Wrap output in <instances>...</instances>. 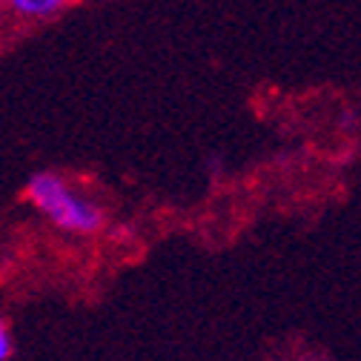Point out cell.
<instances>
[{
  "mask_svg": "<svg viewBox=\"0 0 361 361\" xmlns=\"http://www.w3.org/2000/svg\"><path fill=\"white\" fill-rule=\"evenodd\" d=\"M26 201L47 218L52 227L69 235H95L104 230L106 215L98 201L89 195H80L69 180L52 169L35 172L26 187H23Z\"/></svg>",
  "mask_w": 361,
  "mask_h": 361,
  "instance_id": "6da1fadb",
  "label": "cell"
},
{
  "mask_svg": "<svg viewBox=\"0 0 361 361\" xmlns=\"http://www.w3.org/2000/svg\"><path fill=\"white\" fill-rule=\"evenodd\" d=\"M75 0H0V9H6L12 18L35 23V20H49L69 9Z\"/></svg>",
  "mask_w": 361,
  "mask_h": 361,
  "instance_id": "7a4b0ae2",
  "label": "cell"
},
{
  "mask_svg": "<svg viewBox=\"0 0 361 361\" xmlns=\"http://www.w3.org/2000/svg\"><path fill=\"white\" fill-rule=\"evenodd\" d=\"M12 350H15L12 330H9V324H6L4 315H0V361H9V358H12Z\"/></svg>",
  "mask_w": 361,
  "mask_h": 361,
  "instance_id": "3957f363",
  "label": "cell"
},
{
  "mask_svg": "<svg viewBox=\"0 0 361 361\" xmlns=\"http://www.w3.org/2000/svg\"><path fill=\"white\" fill-rule=\"evenodd\" d=\"M295 361H319V358H295Z\"/></svg>",
  "mask_w": 361,
  "mask_h": 361,
  "instance_id": "277c9868",
  "label": "cell"
}]
</instances>
